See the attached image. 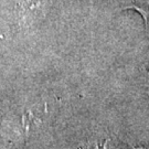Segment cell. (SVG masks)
I'll list each match as a JSON object with an SVG mask.
<instances>
[{"instance_id": "3", "label": "cell", "mask_w": 149, "mask_h": 149, "mask_svg": "<svg viewBox=\"0 0 149 149\" xmlns=\"http://www.w3.org/2000/svg\"><path fill=\"white\" fill-rule=\"evenodd\" d=\"M81 149H109V148H108V141L105 140V143H103V144L96 141V143H93V144L86 145L84 148H81Z\"/></svg>"}, {"instance_id": "2", "label": "cell", "mask_w": 149, "mask_h": 149, "mask_svg": "<svg viewBox=\"0 0 149 149\" xmlns=\"http://www.w3.org/2000/svg\"><path fill=\"white\" fill-rule=\"evenodd\" d=\"M45 0H21V12H42Z\"/></svg>"}, {"instance_id": "4", "label": "cell", "mask_w": 149, "mask_h": 149, "mask_svg": "<svg viewBox=\"0 0 149 149\" xmlns=\"http://www.w3.org/2000/svg\"><path fill=\"white\" fill-rule=\"evenodd\" d=\"M133 149H147V148H143V147H139V148H133Z\"/></svg>"}, {"instance_id": "1", "label": "cell", "mask_w": 149, "mask_h": 149, "mask_svg": "<svg viewBox=\"0 0 149 149\" xmlns=\"http://www.w3.org/2000/svg\"><path fill=\"white\" fill-rule=\"evenodd\" d=\"M124 9H135L144 17L146 24L149 21V0H129V3Z\"/></svg>"}]
</instances>
